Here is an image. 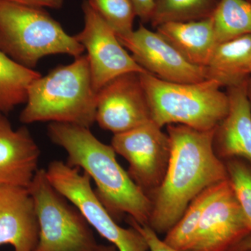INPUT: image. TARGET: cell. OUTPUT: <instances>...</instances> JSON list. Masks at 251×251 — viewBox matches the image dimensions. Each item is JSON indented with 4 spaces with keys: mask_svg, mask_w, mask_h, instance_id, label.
Instances as JSON below:
<instances>
[{
    "mask_svg": "<svg viewBox=\"0 0 251 251\" xmlns=\"http://www.w3.org/2000/svg\"><path fill=\"white\" fill-rule=\"evenodd\" d=\"M167 133L171 143L169 164L161 186L150 197L152 210L148 226L158 234H166L200 193L227 179L224 162L213 148L214 130L171 125Z\"/></svg>",
    "mask_w": 251,
    "mask_h": 251,
    "instance_id": "obj_1",
    "label": "cell"
},
{
    "mask_svg": "<svg viewBox=\"0 0 251 251\" xmlns=\"http://www.w3.org/2000/svg\"><path fill=\"white\" fill-rule=\"evenodd\" d=\"M48 134L67 153L66 163L93 180L97 197L112 218L120 221L127 215L148 225L152 202L120 166L111 145L100 141L90 128L72 124L51 122Z\"/></svg>",
    "mask_w": 251,
    "mask_h": 251,
    "instance_id": "obj_2",
    "label": "cell"
},
{
    "mask_svg": "<svg viewBox=\"0 0 251 251\" xmlns=\"http://www.w3.org/2000/svg\"><path fill=\"white\" fill-rule=\"evenodd\" d=\"M97 97L88 58L82 54L31 82L20 120L27 125L59 122L90 128L96 122Z\"/></svg>",
    "mask_w": 251,
    "mask_h": 251,
    "instance_id": "obj_3",
    "label": "cell"
},
{
    "mask_svg": "<svg viewBox=\"0 0 251 251\" xmlns=\"http://www.w3.org/2000/svg\"><path fill=\"white\" fill-rule=\"evenodd\" d=\"M139 76L151 120L161 128L181 125L199 130H214L228 112L227 94L213 79L178 83L161 80L148 72Z\"/></svg>",
    "mask_w": 251,
    "mask_h": 251,
    "instance_id": "obj_4",
    "label": "cell"
},
{
    "mask_svg": "<svg viewBox=\"0 0 251 251\" xmlns=\"http://www.w3.org/2000/svg\"><path fill=\"white\" fill-rule=\"evenodd\" d=\"M0 50L31 69L46 56L67 54L76 58L85 51L44 9L6 0H0Z\"/></svg>",
    "mask_w": 251,
    "mask_h": 251,
    "instance_id": "obj_5",
    "label": "cell"
},
{
    "mask_svg": "<svg viewBox=\"0 0 251 251\" xmlns=\"http://www.w3.org/2000/svg\"><path fill=\"white\" fill-rule=\"evenodd\" d=\"M39 225L34 251H97L93 228L80 211L59 192L46 169H39L29 187Z\"/></svg>",
    "mask_w": 251,
    "mask_h": 251,
    "instance_id": "obj_6",
    "label": "cell"
},
{
    "mask_svg": "<svg viewBox=\"0 0 251 251\" xmlns=\"http://www.w3.org/2000/svg\"><path fill=\"white\" fill-rule=\"evenodd\" d=\"M54 187L73 203L92 228L119 251H149L145 238L134 227H122L99 201L90 176L66 162L54 160L46 169Z\"/></svg>",
    "mask_w": 251,
    "mask_h": 251,
    "instance_id": "obj_7",
    "label": "cell"
},
{
    "mask_svg": "<svg viewBox=\"0 0 251 251\" xmlns=\"http://www.w3.org/2000/svg\"><path fill=\"white\" fill-rule=\"evenodd\" d=\"M111 146L128 162L130 177L150 198L161 186L168 169L171 152L169 135L150 120L114 135Z\"/></svg>",
    "mask_w": 251,
    "mask_h": 251,
    "instance_id": "obj_8",
    "label": "cell"
},
{
    "mask_svg": "<svg viewBox=\"0 0 251 251\" xmlns=\"http://www.w3.org/2000/svg\"><path fill=\"white\" fill-rule=\"evenodd\" d=\"M84 28L75 36L87 50L94 88L97 93L109 82L126 74L146 71L122 45L115 31L87 2L82 4Z\"/></svg>",
    "mask_w": 251,
    "mask_h": 251,
    "instance_id": "obj_9",
    "label": "cell"
},
{
    "mask_svg": "<svg viewBox=\"0 0 251 251\" xmlns=\"http://www.w3.org/2000/svg\"><path fill=\"white\" fill-rule=\"evenodd\" d=\"M251 230L228 179L216 185L187 251H230Z\"/></svg>",
    "mask_w": 251,
    "mask_h": 251,
    "instance_id": "obj_10",
    "label": "cell"
},
{
    "mask_svg": "<svg viewBox=\"0 0 251 251\" xmlns=\"http://www.w3.org/2000/svg\"><path fill=\"white\" fill-rule=\"evenodd\" d=\"M117 38L140 67L161 80L193 83L206 79L204 68L188 62L161 34L143 25L128 35Z\"/></svg>",
    "mask_w": 251,
    "mask_h": 251,
    "instance_id": "obj_11",
    "label": "cell"
},
{
    "mask_svg": "<svg viewBox=\"0 0 251 251\" xmlns=\"http://www.w3.org/2000/svg\"><path fill=\"white\" fill-rule=\"evenodd\" d=\"M140 74L113 79L99 91L96 122L113 134L124 133L151 120Z\"/></svg>",
    "mask_w": 251,
    "mask_h": 251,
    "instance_id": "obj_12",
    "label": "cell"
},
{
    "mask_svg": "<svg viewBox=\"0 0 251 251\" xmlns=\"http://www.w3.org/2000/svg\"><path fill=\"white\" fill-rule=\"evenodd\" d=\"M39 238V221L29 189L0 187V246L9 244L14 251H34Z\"/></svg>",
    "mask_w": 251,
    "mask_h": 251,
    "instance_id": "obj_13",
    "label": "cell"
},
{
    "mask_svg": "<svg viewBox=\"0 0 251 251\" xmlns=\"http://www.w3.org/2000/svg\"><path fill=\"white\" fill-rule=\"evenodd\" d=\"M40 150L26 127L14 129L0 112V187H29L39 170Z\"/></svg>",
    "mask_w": 251,
    "mask_h": 251,
    "instance_id": "obj_14",
    "label": "cell"
},
{
    "mask_svg": "<svg viewBox=\"0 0 251 251\" xmlns=\"http://www.w3.org/2000/svg\"><path fill=\"white\" fill-rule=\"evenodd\" d=\"M247 81L227 87L228 112L214 129L213 148L223 161L241 158L251 163V105Z\"/></svg>",
    "mask_w": 251,
    "mask_h": 251,
    "instance_id": "obj_15",
    "label": "cell"
},
{
    "mask_svg": "<svg viewBox=\"0 0 251 251\" xmlns=\"http://www.w3.org/2000/svg\"><path fill=\"white\" fill-rule=\"evenodd\" d=\"M156 31L179 51L188 62L205 68L217 41L211 17L188 22L168 23Z\"/></svg>",
    "mask_w": 251,
    "mask_h": 251,
    "instance_id": "obj_16",
    "label": "cell"
},
{
    "mask_svg": "<svg viewBox=\"0 0 251 251\" xmlns=\"http://www.w3.org/2000/svg\"><path fill=\"white\" fill-rule=\"evenodd\" d=\"M251 35L218 44L204 68L206 78L227 88L239 85L251 76Z\"/></svg>",
    "mask_w": 251,
    "mask_h": 251,
    "instance_id": "obj_17",
    "label": "cell"
},
{
    "mask_svg": "<svg viewBox=\"0 0 251 251\" xmlns=\"http://www.w3.org/2000/svg\"><path fill=\"white\" fill-rule=\"evenodd\" d=\"M41 74L15 62L0 50V112L8 113L27 101L28 89Z\"/></svg>",
    "mask_w": 251,
    "mask_h": 251,
    "instance_id": "obj_18",
    "label": "cell"
},
{
    "mask_svg": "<svg viewBox=\"0 0 251 251\" xmlns=\"http://www.w3.org/2000/svg\"><path fill=\"white\" fill-rule=\"evenodd\" d=\"M217 44L251 35V3L247 0H219L212 16Z\"/></svg>",
    "mask_w": 251,
    "mask_h": 251,
    "instance_id": "obj_19",
    "label": "cell"
},
{
    "mask_svg": "<svg viewBox=\"0 0 251 251\" xmlns=\"http://www.w3.org/2000/svg\"><path fill=\"white\" fill-rule=\"evenodd\" d=\"M219 0H154L150 23L157 27L168 23L188 22L210 18Z\"/></svg>",
    "mask_w": 251,
    "mask_h": 251,
    "instance_id": "obj_20",
    "label": "cell"
},
{
    "mask_svg": "<svg viewBox=\"0 0 251 251\" xmlns=\"http://www.w3.org/2000/svg\"><path fill=\"white\" fill-rule=\"evenodd\" d=\"M218 184L206 188L191 201L181 219L166 234L163 239L166 244L176 250H188L194 239L204 208L214 194Z\"/></svg>",
    "mask_w": 251,
    "mask_h": 251,
    "instance_id": "obj_21",
    "label": "cell"
},
{
    "mask_svg": "<svg viewBox=\"0 0 251 251\" xmlns=\"http://www.w3.org/2000/svg\"><path fill=\"white\" fill-rule=\"evenodd\" d=\"M91 7L115 31L117 37L128 35L137 17L131 0H87Z\"/></svg>",
    "mask_w": 251,
    "mask_h": 251,
    "instance_id": "obj_22",
    "label": "cell"
},
{
    "mask_svg": "<svg viewBox=\"0 0 251 251\" xmlns=\"http://www.w3.org/2000/svg\"><path fill=\"white\" fill-rule=\"evenodd\" d=\"M227 179L251 230V163L241 158L224 161Z\"/></svg>",
    "mask_w": 251,
    "mask_h": 251,
    "instance_id": "obj_23",
    "label": "cell"
},
{
    "mask_svg": "<svg viewBox=\"0 0 251 251\" xmlns=\"http://www.w3.org/2000/svg\"><path fill=\"white\" fill-rule=\"evenodd\" d=\"M126 221L130 226L136 229L145 238L148 244L149 251H181L170 247L164 241L161 240L158 237V234L148 225L139 224L128 216Z\"/></svg>",
    "mask_w": 251,
    "mask_h": 251,
    "instance_id": "obj_24",
    "label": "cell"
},
{
    "mask_svg": "<svg viewBox=\"0 0 251 251\" xmlns=\"http://www.w3.org/2000/svg\"><path fill=\"white\" fill-rule=\"evenodd\" d=\"M136 12L137 17L142 22L150 23L152 17L154 0H131Z\"/></svg>",
    "mask_w": 251,
    "mask_h": 251,
    "instance_id": "obj_25",
    "label": "cell"
},
{
    "mask_svg": "<svg viewBox=\"0 0 251 251\" xmlns=\"http://www.w3.org/2000/svg\"><path fill=\"white\" fill-rule=\"evenodd\" d=\"M16 4L24 5L34 8H51V9H59L62 7L64 0H6Z\"/></svg>",
    "mask_w": 251,
    "mask_h": 251,
    "instance_id": "obj_26",
    "label": "cell"
},
{
    "mask_svg": "<svg viewBox=\"0 0 251 251\" xmlns=\"http://www.w3.org/2000/svg\"><path fill=\"white\" fill-rule=\"evenodd\" d=\"M248 249H251V235L245 238L230 251H244Z\"/></svg>",
    "mask_w": 251,
    "mask_h": 251,
    "instance_id": "obj_27",
    "label": "cell"
},
{
    "mask_svg": "<svg viewBox=\"0 0 251 251\" xmlns=\"http://www.w3.org/2000/svg\"><path fill=\"white\" fill-rule=\"evenodd\" d=\"M97 251H119L115 246L112 245H99Z\"/></svg>",
    "mask_w": 251,
    "mask_h": 251,
    "instance_id": "obj_28",
    "label": "cell"
},
{
    "mask_svg": "<svg viewBox=\"0 0 251 251\" xmlns=\"http://www.w3.org/2000/svg\"><path fill=\"white\" fill-rule=\"evenodd\" d=\"M247 92L248 98H249V101H250L251 105V76L249 77V78L248 79Z\"/></svg>",
    "mask_w": 251,
    "mask_h": 251,
    "instance_id": "obj_29",
    "label": "cell"
},
{
    "mask_svg": "<svg viewBox=\"0 0 251 251\" xmlns=\"http://www.w3.org/2000/svg\"><path fill=\"white\" fill-rule=\"evenodd\" d=\"M250 74L251 76V63H250Z\"/></svg>",
    "mask_w": 251,
    "mask_h": 251,
    "instance_id": "obj_30",
    "label": "cell"
},
{
    "mask_svg": "<svg viewBox=\"0 0 251 251\" xmlns=\"http://www.w3.org/2000/svg\"><path fill=\"white\" fill-rule=\"evenodd\" d=\"M244 251H251V249H248V250Z\"/></svg>",
    "mask_w": 251,
    "mask_h": 251,
    "instance_id": "obj_31",
    "label": "cell"
},
{
    "mask_svg": "<svg viewBox=\"0 0 251 251\" xmlns=\"http://www.w3.org/2000/svg\"><path fill=\"white\" fill-rule=\"evenodd\" d=\"M249 1H250V2L251 3V0H249Z\"/></svg>",
    "mask_w": 251,
    "mask_h": 251,
    "instance_id": "obj_32",
    "label": "cell"
}]
</instances>
